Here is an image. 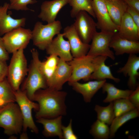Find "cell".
I'll list each match as a JSON object with an SVG mask.
<instances>
[{
	"mask_svg": "<svg viewBox=\"0 0 139 139\" xmlns=\"http://www.w3.org/2000/svg\"></svg>",
	"mask_w": 139,
	"mask_h": 139,
	"instance_id": "60d3db41",
	"label": "cell"
},
{
	"mask_svg": "<svg viewBox=\"0 0 139 139\" xmlns=\"http://www.w3.org/2000/svg\"><path fill=\"white\" fill-rule=\"evenodd\" d=\"M116 33L120 37L129 40H139V28L127 12L122 18Z\"/></svg>",
	"mask_w": 139,
	"mask_h": 139,
	"instance_id": "44dd1931",
	"label": "cell"
},
{
	"mask_svg": "<svg viewBox=\"0 0 139 139\" xmlns=\"http://www.w3.org/2000/svg\"><path fill=\"white\" fill-rule=\"evenodd\" d=\"M31 37L30 29L20 27L6 33L2 38L6 50L12 54L21 48H25Z\"/></svg>",
	"mask_w": 139,
	"mask_h": 139,
	"instance_id": "52a82bcc",
	"label": "cell"
},
{
	"mask_svg": "<svg viewBox=\"0 0 139 139\" xmlns=\"http://www.w3.org/2000/svg\"><path fill=\"white\" fill-rule=\"evenodd\" d=\"M67 94L65 91L49 88L37 91L33 100L37 101L39 105L36 118H53L65 115L66 107L65 102Z\"/></svg>",
	"mask_w": 139,
	"mask_h": 139,
	"instance_id": "6da1fadb",
	"label": "cell"
},
{
	"mask_svg": "<svg viewBox=\"0 0 139 139\" xmlns=\"http://www.w3.org/2000/svg\"><path fill=\"white\" fill-rule=\"evenodd\" d=\"M129 100L135 106L136 108L139 109V86L138 84L129 96Z\"/></svg>",
	"mask_w": 139,
	"mask_h": 139,
	"instance_id": "836d02e7",
	"label": "cell"
},
{
	"mask_svg": "<svg viewBox=\"0 0 139 139\" xmlns=\"http://www.w3.org/2000/svg\"><path fill=\"white\" fill-rule=\"evenodd\" d=\"M24 49L21 48L12 54L8 66L7 79L14 91L20 89V85L28 73V68Z\"/></svg>",
	"mask_w": 139,
	"mask_h": 139,
	"instance_id": "277c9868",
	"label": "cell"
},
{
	"mask_svg": "<svg viewBox=\"0 0 139 139\" xmlns=\"http://www.w3.org/2000/svg\"><path fill=\"white\" fill-rule=\"evenodd\" d=\"M109 47L113 48L117 56L125 54H136L139 53V41L127 40L119 36L117 33L113 35Z\"/></svg>",
	"mask_w": 139,
	"mask_h": 139,
	"instance_id": "e0dca14e",
	"label": "cell"
},
{
	"mask_svg": "<svg viewBox=\"0 0 139 139\" xmlns=\"http://www.w3.org/2000/svg\"><path fill=\"white\" fill-rule=\"evenodd\" d=\"M3 107H2V108H0V112L2 110V108H3Z\"/></svg>",
	"mask_w": 139,
	"mask_h": 139,
	"instance_id": "ab89813d",
	"label": "cell"
},
{
	"mask_svg": "<svg viewBox=\"0 0 139 139\" xmlns=\"http://www.w3.org/2000/svg\"><path fill=\"white\" fill-rule=\"evenodd\" d=\"M128 6L139 12V0H123Z\"/></svg>",
	"mask_w": 139,
	"mask_h": 139,
	"instance_id": "74e56055",
	"label": "cell"
},
{
	"mask_svg": "<svg viewBox=\"0 0 139 139\" xmlns=\"http://www.w3.org/2000/svg\"><path fill=\"white\" fill-rule=\"evenodd\" d=\"M63 34L64 37L67 38L69 42L73 58H77L87 54L90 45L82 41L73 24L65 27Z\"/></svg>",
	"mask_w": 139,
	"mask_h": 139,
	"instance_id": "7c38bea8",
	"label": "cell"
},
{
	"mask_svg": "<svg viewBox=\"0 0 139 139\" xmlns=\"http://www.w3.org/2000/svg\"><path fill=\"white\" fill-rule=\"evenodd\" d=\"M71 66L60 58L53 75L47 83L48 88L61 90L64 83L68 82L72 73Z\"/></svg>",
	"mask_w": 139,
	"mask_h": 139,
	"instance_id": "4fadbf2b",
	"label": "cell"
},
{
	"mask_svg": "<svg viewBox=\"0 0 139 139\" xmlns=\"http://www.w3.org/2000/svg\"><path fill=\"white\" fill-rule=\"evenodd\" d=\"M72 120L71 119L68 125L66 126H62L63 138L65 139H77V136L74 133L72 128Z\"/></svg>",
	"mask_w": 139,
	"mask_h": 139,
	"instance_id": "d6a6232c",
	"label": "cell"
},
{
	"mask_svg": "<svg viewBox=\"0 0 139 139\" xmlns=\"http://www.w3.org/2000/svg\"><path fill=\"white\" fill-rule=\"evenodd\" d=\"M106 82V80H104L90 81L84 83H80L78 81L68 82L73 90L82 95L85 102L89 103Z\"/></svg>",
	"mask_w": 139,
	"mask_h": 139,
	"instance_id": "d6986e66",
	"label": "cell"
},
{
	"mask_svg": "<svg viewBox=\"0 0 139 139\" xmlns=\"http://www.w3.org/2000/svg\"><path fill=\"white\" fill-rule=\"evenodd\" d=\"M32 59L28 68V75L21 89L28 98L33 101L34 95L38 90L48 88L45 77L40 67L39 54L37 50H31Z\"/></svg>",
	"mask_w": 139,
	"mask_h": 139,
	"instance_id": "7a4b0ae2",
	"label": "cell"
},
{
	"mask_svg": "<svg viewBox=\"0 0 139 139\" xmlns=\"http://www.w3.org/2000/svg\"><path fill=\"white\" fill-rule=\"evenodd\" d=\"M88 13L84 11L80 12L73 24L82 41L89 44L97 32V24Z\"/></svg>",
	"mask_w": 139,
	"mask_h": 139,
	"instance_id": "30bf717a",
	"label": "cell"
},
{
	"mask_svg": "<svg viewBox=\"0 0 139 139\" xmlns=\"http://www.w3.org/2000/svg\"><path fill=\"white\" fill-rule=\"evenodd\" d=\"M8 9L17 11H26L30 9L27 7L28 5L33 4L37 2L36 0H8Z\"/></svg>",
	"mask_w": 139,
	"mask_h": 139,
	"instance_id": "1f68e13d",
	"label": "cell"
},
{
	"mask_svg": "<svg viewBox=\"0 0 139 139\" xmlns=\"http://www.w3.org/2000/svg\"><path fill=\"white\" fill-rule=\"evenodd\" d=\"M7 104L3 100L0 99V108H2Z\"/></svg>",
	"mask_w": 139,
	"mask_h": 139,
	"instance_id": "f35d334b",
	"label": "cell"
},
{
	"mask_svg": "<svg viewBox=\"0 0 139 139\" xmlns=\"http://www.w3.org/2000/svg\"><path fill=\"white\" fill-rule=\"evenodd\" d=\"M9 54L5 48L2 37H0V59L7 61L9 58Z\"/></svg>",
	"mask_w": 139,
	"mask_h": 139,
	"instance_id": "8d00e7d4",
	"label": "cell"
},
{
	"mask_svg": "<svg viewBox=\"0 0 139 139\" xmlns=\"http://www.w3.org/2000/svg\"><path fill=\"white\" fill-rule=\"evenodd\" d=\"M139 57L135 54H129L125 65L118 70L117 72L122 73L129 77L127 84L130 90H134L138 85L137 80L139 76Z\"/></svg>",
	"mask_w": 139,
	"mask_h": 139,
	"instance_id": "2e32d148",
	"label": "cell"
},
{
	"mask_svg": "<svg viewBox=\"0 0 139 139\" xmlns=\"http://www.w3.org/2000/svg\"><path fill=\"white\" fill-rule=\"evenodd\" d=\"M110 16L114 23L119 27L122 18L128 7L123 0H105Z\"/></svg>",
	"mask_w": 139,
	"mask_h": 139,
	"instance_id": "603a6c76",
	"label": "cell"
},
{
	"mask_svg": "<svg viewBox=\"0 0 139 139\" xmlns=\"http://www.w3.org/2000/svg\"><path fill=\"white\" fill-rule=\"evenodd\" d=\"M107 58L106 56H99L94 58V70L91 76L90 80H102L109 79L117 83L120 82L119 79L113 75L109 66L106 65L105 62Z\"/></svg>",
	"mask_w": 139,
	"mask_h": 139,
	"instance_id": "ffe728a7",
	"label": "cell"
},
{
	"mask_svg": "<svg viewBox=\"0 0 139 139\" xmlns=\"http://www.w3.org/2000/svg\"><path fill=\"white\" fill-rule=\"evenodd\" d=\"M14 92L6 78L0 82V99L6 103L15 102Z\"/></svg>",
	"mask_w": 139,
	"mask_h": 139,
	"instance_id": "f546056e",
	"label": "cell"
},
{
	"mask_svg": "<svg viewBox=\"0 0 139 139\" xmlns=\"http://www.w3.org/2000/svg\"><path fill=\"white\" fill-rule=\"evenodd\" d=\"M102 88L103 93L106 92L107 95L103 100L105 103H110L121 98H128L133 90H123L116 88L113 84L107 82L104 83Z\"/></svg>",
	"mask_w": 139,
	"mask_h": 139,
	"instance_id": "cb8c5ba5",
	"label": "cell"
},
{
	"mask_svg": "<svg viewBox=\"0 0 139 139\" xmlns=\"http://www.w3.org/2000/svg\"><path fill=\"white\" fill-rule=\"evenodd\" d=\"M62 29L61 23L58 20L46 25L37 22L32 31L31 40L33 45L40 50H46L54 37L60 33Z\"/></svg>",
	"mask_w": 139,
	"mask_h": 139,
	"instance_id": "5b68a950",
	"label": "cell"
},
{
	"mask_svg": "<svg viewBox=\"0 0 139 139\" xmlns=\"http://www.w3.org/2000/svg\"><path fill=\"white\" fill-rule=\"evenodd\" d=\"M115 117L131 111L135 108L128 98H121L112 102Z\"/></svg>",
	"mask_w": 139,
	"mask_h": 139,
	"instance_id": "4dcf8cb0",
	"label": "cell"
},
{
	"mask_svg": "<svg viewBox=\"0 0 139 139\" xmlns=\"http://www.w3.org/2000/svg\"><path fill=\"white\" fill-rule=\"evenodd\" d=\"M92 6L97 20V28L101 31L114 33L117 32L119 27L112 20L105 0H92Z\"/></svg>",
	"mask_w": 139,
	"mask_h": 139,
	"instance_id": "8fae6325",
	"label": "cell"
},
{
	"mask_svg": "<svg viewBox=\"0 0 139 139\" xmlns=\"http://www.w3.org/2000/svg\"><path fill=\"white\" fill-rule=\"evenodd\" d=\"M14 93L15 102L19 107L23 118V133H26L27 129L29 128L32 132L38 133V129L33 120L32 111L33 109L38 110V104L30 99L26 93L20 89Z\"/></svg>",
	"mask_w": 139,
	"mask_h": 139,
	"instance_id": "8992f818",
	"label": "cell"
},
{
	"mask_svg": "<svg viewBox=\"0 0 139 139\" xmlns=\"http://www.w3.org/2000/svg\"><path fill=\"white\" fill-rule=\"evenodd\" d=\"M126 12L129 15L137 27L139 28V12L128 6Z\"/></svg>",
	"mask_w": 139,
	"mask_h": 139,
	"instance_id": "d590c367",
	"label": "cell"
},
{
	"mask_svg": "<svg viewBox=\"0 0 139 139\" xmlns=\"http://www.w3.org/2000/svg\"><path fill=\"white\" fill-rule=\"evenodd\" d=\"M6 61L0 59V82L7 77L8 65Z\"/></svg>",
	"mask_w": 139,
	"mask_h": 139,
	"instance_id": "e575fe53",
	"label": "cell"
},
{
	"mask_svg": "<svg viewBox=\"0 0 139 139\" xmlns=\"http://www.w3.org/2000/svg\"><path fill=\"white\" fill-rule=\"evenodd\" d=\"M95 57L86 55L73 58L67 63L71 66L72 72L68 82L78 81L82 80L85 81L90 80L94 70L93 61Z\"/></svg>",
	"mask_w": 139,
	"mask_h": 139,
	"instance_id": "ba28073f",
	"label": "cell"
},
{
	"mask_svg": "<svg viewBox=\"0 0 139 139\" xmlns=\"http://www.w3.org/2000/svg\"><path fill=\"white\" fill-rule=\"evenodd\" d=\"M90 133L95 138L107 139L109 138L110 128L107 124L97 119L92 125Z\"/></svg>",
	"mask_w": 139,
	"mask_h": 139,
	"instance_id": "f1b7e54d",
	"label": "cell"
},
{
	"mask_svg": "<svg viewBox=\"0 0 139 139\" xmlns=\"http://www.w3.org/2000/svg\"><path fill=\"white\" fill-rule=\"evenodd\" d=\"M68 4L72 7L70 11L72 18H75L80 11H84L96 18L92 8V0H68Z\"/></svg>",
	"mask_w": 139,
	"mask_h": 139,
	"instance_id": "484cf974",
	"label": "cell"
},
{
	"mask_svg": "<svg viewBox=\"0 0 139 139\" xmlns=\"http://www.w3.org/2000/svg\"><path fill=\"white\" fill-rule=\"evenodd\" d=\"M59 59L57 56L50 55L44 61H40V68L46 79L47 84L55 71Z\"/></svg>",
	"mask_w": 139,
	"mask_h": 139,
	"instance_id": "83f0119b",
	"label": "cell"
},
{
	"mask_svg": "<svg viewBox=\"0 0 139 139\" xmlns=\"http://www.w3.org/2000/svg\"><path fill=\"white\" fill-rule=\"evenodd\" d=\"M139 109L136 108L127 112L115 117L111 124L109 138H113L118 129L129 120L138 117Z\"/></svg>",
	"mask_w": 139,
	"mask_h": 139,
	"instance_id": "d4e9b609",
	"label": "cell"
},
{
	"mask_svg": "<svg viewBox=\"0 0 139 139\" xmlns=\"http://www.w3.org/2000/svg\"><path fill=\"white\" fill-rule=\"evenodd\" d=\"M114 33L101 31L97 32L93 36L87 55L96 57L101 56L115 59L113 52L110 49L109 45Z\"/></svg>",
	"mask_w": 139,
	"mask_h": 139,
	"instance_id": "9c48e42d",
	"label": "cell"
},
{
	"mask_svg": "<svg viewBox=\"0 0 139 139\" xmlns=\"http://www.w3.org/2000/svg\"><path fill=\"white\" fill-rule=\"evenodd\" d=\"M23 119L19 107L15 102L9 103L0 112V127L5 134L11 136L21 132Z\"/></svg>",
	"mask_w": 139,
	"mask_h": 139,
	"instance_id": "3957f363",
	"label": "cell"
},
{
	"mask_svg": "<svg viewBox=\"0 0 139 139\" xmlns=\"http://www.w3.org/2000/svg\"><path fill=\"white\" fill-rule=\"evenodd\" d=\"M63 33H59L54 38L46 50L48 55H54L68 62L73 58L68 41L64 38Z\"/></svg>",
	"mask_w": 139,
	"mask_h": 139,
	"instance_id": "5bb4252c",
	"label": "cell"
},
{
	"mask_svg": "<svg viewBox=\"0 0 139 139\" xmlns=\"http://www.w3.org/2000/svg\"><path fill=\"white\" fill-rule=\"evenodd\" d=\"M106 107L96 105L94 110L97 113L98 120L110 125L115 117L112 102Z\"/></svg>",
	"mask_w": 139,
	"mask_h": 139,
	"instance_id": "4316f807",
	"label": "cell"
},
{
	"mask_svg": "<svg viewBox=\"0 0 139 139\" xmlns=\"http://www.w3.org/2000/svg\"><path fill=\"white\" fill-rule=\"evenodd\" d=\"M62 116H60L52 119L40 118L37 119V122L42 125V133L46 137L58 136L63 139L62 131Z\"/></svg>",
	"mask_w": 139,
	"mask_h": 139,
	"instance_id": "7402d4cb",
	"label": "cell"
},
{
	"mask_svg": "<svg viewBox=\"0 0 139 139\" xmlns=\"http://www.w3.org/2000/svg\"><path fill=\"white\" fill-rule=\"evenodd\" d=\"M68 3V0H53L45 1L41 6V11L38 18L47 23H53L56 20L60 10Z\"/></svg>",
	"mask_w": 139,
	"mask_h": 139,
	"instance_id": "9a60e30c",
	"label": "cell"
},
{
	"mask_svg": "<svg viewBox=\"0 0 139 139\" xmlns=\"http://www.w3.org/2000/svg\"><path fill=\"white\" fill-rule=\"evenodd\" d=\"M9 3H5L0 6V35H3L17 28L24 27L26 19L23 18L14 19L11 16V13L8 14Z\"/></svg>",
	"mask_w": 139,
	"mask_h": 139,
	"instance_id": "ac0fdd59",
	"label": "cell"
}]
</instances>
